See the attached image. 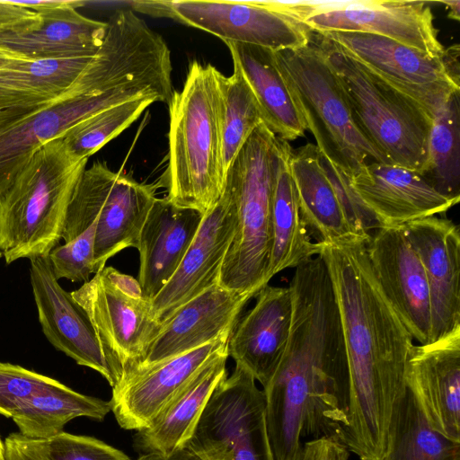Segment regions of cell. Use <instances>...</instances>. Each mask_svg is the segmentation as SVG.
Wrapping results in <instances>:
<instances>
[{
	"mask_svg": "<svg viewBox=\"0 0 460 460\" xmlns=\"http://www.w3.org/2000/svg\"><path fill=\"white\" fill-rule=\"evenodd\" d=\"M100 272L121 293L136 299L146 298L137 279L122 273L111 266H105L100 270Z\"/></svg>",
	"mask_w": 460,
	"mask_h": 460,
	"instance_id": "obj_44",
	"label": "cell"
},
{
	"mask_svg": "<svg viewBox=\"0 0 460 460\" xmlns=\"http://www.w3.org/2000/svg\"><path fill=\"white\" fill-rule=\"evenodd\" d=\"M155 184L137 181L130 173L115 172L105 162H94L83 172L73 193L63 232L67 243L96 220V273L109 259L137 248L139 234L156 199Z\"/></svg>",
	"mask_w": 460,
	"mask_h": 460,
	"instance_id": "obj_8",
	"label": "cell"
},
{
	"mask_svg": "<svg viewBox=\"0 0 460 460\" xmlns=\"http://www.w3.org/2000/svg\"><path fill=\"white\" fill-rule=\"evenodd\" d=\"M132 11L173 19L221 39L273 51L306 46L313 32L274 1H137Z\"/></svg>",
	"mask_w": 460,
	"mask_h": 460,
	"instance_id": "obj_9",
	"label": "cell"
},
{
	"mask_svg": "<svg viewBox=\"0 0 460 460\" xmlns=\"http://www.w3.org/2000/svg\"><path fill=\"white\" fill-rule=\"evenodd\" d=\"M204 215L181 208L166 197L155 200L142 226L137 250V280L151 300L176 271L193 241Z\"/></svg>",
	"mask_w": 460,
	"mask_h": 460,
	"instance_id": "obj_25",
	"label": "cell"
},
{
	"mask_svg": "<svg viewBox=\"0 0 460 460\" xmlns=\"http://www.w3.org/2000/svg\"><path fill=\"white\" fill-rule=\"evenodd\" d=\"M96 220L73 240L58 244L48 255L54 276L58 280L86 282L95 274L94 241Z\"/></svg>",
	"mask_w": 460,
	"mask_h": 460,
	"instance_id": "obj_36",
	"label": "cell"
},
{
	"mask_svg": "<svg viewBox=\"0 0 460 460\" xmlns=\"http://www.w3.org/2000/svg\"><path fill=\"white\" fill-rule=\"evenodd\" d=\"M0 460H6L5 456L0 457Z\"/></svg>",
	"mask_w": 460,
	"mask_h": 460,
	"instance_id": "obj_49",
	"label": "cell"
},
{
	"mask_svg": "<svg viewBox=\"0 0 460 460\" xmlns=\"http://www.w3.org/2000/svg\"><path fill=\"white\" fill-rule=\"evenodd\" d=\"M279 5L314 33L367 32L392 39L430 57L442 58L445 52L432 10L425 1H279Z\"/></svg>",
	"mask_w": 460,
	"mask_h": 460,
	"instance_id": "obj_11",
	"label": "cell"
},
{
	"mask_svg": "<svg viewBox=\"0 0 460 460\" xmlns=\"http://www.w3.org/2000/svg\"><path fill=\"white\" fill-rule=\"evenodd\" d=\"M368 242L321 243L320 255L332 284L348 360L349 423L342 443L359 460H381L406 389L413 339L375 277Z\"/></svg>",
	"mask_w": 460,
	"mask_h": 460,
	"instance_id": "obj_2",
	"label": "cell"
},
{
	"mask_svg": "<svg viewBox=\"0 0 460 460\" xmlns=\"http://www.w3.org/2000/svg\"><path fill=\"white\" fill-rule=\"evenodd\" d=\"M259 106L262 122L287 142L304 137L305 124L278 67L274 51L255 45L226 42Z\"/></svg>",
	"mask_w": 460,
	"mask_h": 460,
	"instance_id": "obj_27",
	"label": "cell"
},
{
	"mask_svg": "<svg viewBox=\"0 0 460 460\" xmlns=\"http://www.w3.org/2000/svg\"><path fill=\"white\" fill-rule=\"evenodd\" d=\"M441 195L460 199V101L455 93L436 113L420 172Z\"/></svg>",
	"mask_w": 460,
	"mask_h": 460,
	"instance_id": "obj_32",
	"label": "cell"
},
{
	"mask_svg": "<svg viewBox=\"0 0 460 460\" xmlns=\"http://www.w3.org/2000/svg\"><path fill=\"white\" fill-rule=\"evenodd\" d=\"M289 166L303 221L318 243L359 238L349 226L312 143L292 150ZM364 240V239H362ZM366 241V240H365Z\"/></svg>",
	"mask_w": 460,
	"mask_h": 460,
	"instance_id": "obj_29",
	"label": "cell"
},
{
	"mask_svg": "<svg viewBox=\"0 0 460 460\" xmlns=\"http://www.w3.org/2000/svg\"><path fill=\"white\" fill-rule=\"evenodd\" d=\"M236 225L234 207L224 189L220 199L204 215L176 271L150 302L152 313L160 323L181 305L218 283Z\"/></svg>",
	"mask_w": 460,
	"mask_h": 460,
	"instance_id": "obj_17",
	"label": "cell"
},
{
	"mask_svg": "<svg viewBox=\"0 0 460 460\" xmlns=\"http://www.w3.org/2000/svg\"><path fill=\"white\" fill-rule=\"evenodd\" d=\"M137 460H202L198 455L188 447L177 450L169 455L142 454Z\"/></svg>",
	"mask_w": 460,
	"mask_h": 460,
	"instance_id": "obj_45",
	"label": "cell"
},
{
	"mask_svg": "<svg viewBox=\"0 0 460 460\" xmlns=\"http://www.w3.org/2000/svg\"><path fill=\"white\" fill-rule=\"evenodd\" d=\"M317 34L415 102L432 119L452 95L459 93V75L448 66L444 55L430 57L392 39L367 32L332 31Z\"/></svg>",
	"mask_w": 460,
	"mask_h": 460,
	"instance_id": "obj_12",
	"label": "cell"
},
{
	"mask_svg": "<svg viewBox=\"0 0 460 460\" xmlns=\"http://www.w3.org/2000/svg\"><path fill=\"white\" fill-rule=\"evenodd\" d=\"M71 295L87 314L119 379L136 368L160 329L150 301L121 293L100 271Z\"/></svg>",
	"mask_w": 460,
	"mask_h": 460,
	"instance_id": "obj_14",
	"label": "cell"
},
{
	"mask_svg": "<svg viewBox=\"0 0 460 460\" xmlns=\"http://www.w3.org/2000/svg\"><path fill=\"white\" fill-rule=\"evenodd\" d=\"M51 102L0 90V128L19 122Z\"/></svg>",
	"mask_w": 460,
	"mask_h": 460,
	"instance_id": "obj_40",
	"label": "cell"
},
{
	"mask_svg": "<svg viewBox=\"0 0 460 460\" xmlns=\"http://www.w3.org/2000/svg\"><path fill=\"white\" fill-rule=\"evenodd\" d=\"M6 460H48L32 440L20 433H12L4 439Z\"/></svg>",
	"mask_w": 460,
	"mask_h": 460,
	"instance_id": "obj_43",
	"label": "cell"
},
{
	"mask_svg": "<svg viewBox=\"0 0 460 460\" xmlns=\"http://www.w3.org/2000/svg\"><path fill=\"white\" fill-rule=\"evenodd\" d=\"M435 3H440L445 4L446 7L449 10L448 17L459 21L460 20V2L458 0H446V1H437Z\"/></svg>",
	"mask_w": 460,
	"mask_h": 460,
	"instance_id": "obj_47",
	"label": "cell"
},
{
	"mask_svg": "<svg viewBox=\"0 0 460 460\" xmlns=\"http://www.w3.org/2000/svg\"><path fill=\"white\" fill-rule=\"evenodd\" d=\"M255 381L235 363L212 394L186 447L202 460H275L263 392Z\"/></svg>",
	"mask_w": 460,
	"mask_h": 460,
	"instance_id": "obj_10",
	"label": "cell"
},
{
	"mask_svg": "<svg viewBox=\"0 0 460 460\" xmlns=\"http://www.w3.org/2000/svg\"><path fill=\"white\" fill-rule=\"evenodd\" d=\"M84 1L66 0L40 13L39 25L0 34V48L28 60L92 58L100 49L107 22L81 14Z\"/></svg>",
	"mask_w": 460,
	"mask_h": 460,
	"instance_id": "obj_24",
	"label": "cell"
},
{
	"mask_svg": "<svg viewBox=\"0 0 460 460\" xmlns=\"http://www.w3.org/2000/svg\"><path fill=\"white\" fill-rule=\"evenodd\" d=\"M123 103L111 95L88 93L75 84L31 116L0 128V194L31 156L47 142L60 137L84 119Z\"/></svg>",
	"mask_w": 460,
	"mask_h": 460,
	"instance_id": "obj_21",
	"label": "cell"
},
{
	"mask_svg": "<svg viewBox=\"0 0 460 460\" xmlns=\"http://www.w3.org/2000/svg\"><path fill=\"white\" fill-rule=\"evenodd\" d=\"M349 451L336 438L322 437L304 443L300 460H349Z\"/></svg>",
	"mask_w": 460,
	"mask_h": 460,
	"instance_id": "obj_42",
	"label": "cell"
},
{
	"mask_svg": "<svg viewBox=\"0 0 460 460\" xmlns=\"http://www.w3.org/2000/svg\"><path fill=\"white\" fill-rule=\"evenodd\" d=\"M4 456V444L0 438V457Z\"/></svg>",
	"mask_w": 460,
	"mask_h": 460,
	"instance_id": "obj_48",
	"label": "cell"
},
{
	"mask_svg": "<svg viewBox=\"0 0 460 460\" xmlns=\"http://www.w3.org/2000/svg\"><path fill=\"white\" fill-rule=\"evenodd\" d=\"M2 257H3V255H2V252H1V251H0V258H2Z\"/></svg>",
	"mask_w": 460,
	"mask_h": 460,
	"instance_id": "obj_50",
	"label": "cell"
},
{
	"mask_svg": "<svg viewBox=\"0 0 460 460\" xmlns=\"http://www.w3.org/2000/svg\"><path fill=\"white\" fill-rule=\"evenodd\" d=\"M228 350L207 364L150 424L134 435L142 454L169 455L187 447L212 394L227 377Z\"/></svg>",
	"mask_w": 460,
	"mask_h": 460,
	"instance_id": "obj_26",
	"label": "cell"
},
{
	"mask_svg": "<svg viewBox=\"0 0 460 460\" xmlns=\"http://www.w3.org/2000/svg\"><path fill=\"white\" fill-rule=\"evenodd\" d=\"M423 266L429 291L431 342L460 326V233L437 216L402 226Z\"/></svg>",
	"mask_w": 460,
	"mask_h": 460,
	"instance_id": "obj_19",
	"label": "cell"
},
{
	"mask_svg": "<svg viewBox=\"0 0 460 460\" xmlns=\"http://www.w3.org/2000/svg\"><path fill=\"white\" fill-rule=\"evenodd\" d=\"M25 60L28 59L0 48V69L11 64Z\"/></svg>",
	"mask_w": 460,
	"mask_h": 460,
	"instance_id": "obj_46",
	"label": "cell"
},
{
	"mask_svg": "<svg viewBox=\"0 0 460 460\" xmlns=\"http://www.w3.org/2000/svg\"><path fill=\"white\" fill-rule=\"evenodd\" d=\"M92 58L25 60L0 69V89L50 100L67 92L86 69Z\"/></svg>",
	"mask_w": 460,
	"mask_h": 460,
	"instance_id": "obj_33",
	"label": "cell"
},
{
	"mask_svg": "<svg viewBox=\"0 0 460 460\" xmlns=\"http://www.w3.org/2000/svg\"><path fill=\"white\" fill-rule=\"evenodd\" d=\"M88 159L63 137L41 146L0 194V251L7 264L47 257L63 238L68 207Z\"/></svg>",
	"mask_w": 460,
	"mask_h": 460,
	"instance_id": "obj_4",
	"label": "cell"
},
{
	"mask_svg": "<svg viewBox=\"0 0 460 460\" xmlns=\"http://www.w3.org/2000/svg\"><path fill=\"white\" fill-rule=\"evenodd\" d=\"M288 287L293 297L288 341L275 372L262 386L275 460H300L302 440L307 436L333 437L342 443L349 423L347 354L323 258L317 255L296 267Z\"/></svg>",
	"mask_w": 460,
	"mask_h": 460,
	"instance_id": "obj_1",
	"label": "cell"
},
{
	"mask_svg": "<svg viewBox=\"0 0 460 460\" xmlns=\"http://www.w3.org/2000/svg\"><path fill=\"white\" fill-rule=\"evenodd\" d=\"M32 441L48 460H132L100 439L65 431L48 439Z\"/></svg>",
	"mask_w": 460,
	"mask_h": 460,
	"instance_id": "obj_38",
	"label": "cell"
},
{
	"mask_svg": "<svg viewBox=\"0 0 460 460\" xmlns=\"http://www.w3.org/2000/svg\"><path fill=\"white\" fill-rule=\"evenodd\" d=\"M367 250L379 286L412 339L431 342L429 285L402 226L376 230Z\"/></svg>",
	"mask_w": 460,
	"mask_h": 460,
	"instance_id": "obj_15",
	"label": "cell"
},
{
	"mask_svg": "<svg viewBox=\"0 0 460 460\" xmlns=\"http://www.w3.org/2000/svg\"><path fill=\"white\" fill-rule=\"evenodd\" d=\"M227 342L219 340L122 376L109 401L119 425L136 431L148 426L199 371L227 350Z\"/></svg>",
	"mask_w": 460,
	"mask_h": 460,
	"instance_id": "obj_16",
	"label": "cell"
},
{
	"mask_svg": "<svg viewBox=\"0 0 460 460\" xmlns=\"http://www.w3.org/2000/svg\"><path fill=\"white\" fill-rule=\"evenodd\" d=\"M59 383L19 365L0 362V414L12 418L32 396Z\"/></svg>",
	"mask_w": 460,
	"mask_h": 460,
	"instance_id": "obj_37",
	"label": "cell"
},
{
	"mask_svg": "<svg viewBox=\"0 0 460 460\" xmlns=\"http://www.w3.org/2000/svg\"><path fill=\"white\" fill-rule=\"evenodd\" d=\"M40 22V14L14 0H0V34L31 29Z\"/></svg>",
	"mask_w": 460,
	"mask_h": 460,
	"instance_id": "obj_41",
	"label": "cell"
},
{
	"mask_svg": "<svg viewBox=\"0 0 460 460\" xmlns=\"http://www.w3.org/2000/svg\"><path fill=\"white\" fill-rule=\"evenodd\" d=\"M405 380L430 426L460 442V326L435 341L413 344Z\"/></svg>",
	"mask_w": 460,
	"mask_h": 460,
	"instance_id": "obj_20",
	"label": "cell"
},
{
	"mask_svg": "<svg viewBox=\"0 0 460 460\" xmlns=\"http://www.w3.org/2000/svg\"><path fill=\"white\" fill-rule=\"evenodd\" d=\"M256 303L234 328L228 355L245 367L262 386L275 372L285 351L292 323L289 287L269 284L256 295Z\"/></svg>",
	"mask_w": 460,
	"mask_h": 460,
	"instance_id": "obj_23",
	"label": "cell"
},
{
	"mask_svg": "<svg viewBox=\"0 0 460 460\" xmlns=\"http://www.w3.org/2000/svg\"><path fill=\"white\" fill-rule=\"evenodd\" d=\"M279 137L261 122L241 147L226 176L225 190L236 215V230L218 283L252 298L269 284L271 207Z\"/></svg>",
	"mask_w": 460,
	"mask_h": 460,
	"instance_id": "obj_5",
	"label": "cell"
},
{
	"mask_svg": "<svg viewBox=\"0 0 460 460\" xmlns=\"http://www.w3.org/2000/svg\"><path fill=\"white\" fill-rule=\"evenodd\" d=\"M155 96L131 100L99 111L66 130L63 137L69 150L89 158L135 122L152 103Z\"/></svg>",
	"mask_w": 460,
	"mask_h": 460,
	"instance_id": "obj_34",
	"label": "cell"
},
{
	"mask_svg": "<svg viewBox=\"0 0 460 460\" xmlns=\"http://www.w3.org/2000/svg\"><path fill=\"white\" fill-rule=\"evenodd\" d=\"M314 36L336 74L363 136L389 164L420 172L427 158L433 119L337 45L317 33Z\"/></svg>",
	"mask_w": 460,
	"mask_h": 460,
	"instance_id": "obj_7",
	"label": "cell"
},
{
	"mask_svg": "<svg viewBox=\"0 0 460 460\" xmlns=\"http://www.w3.org/2000/svg\"><path fill=\"white\" fill-rule=\"evenodd\" d=\"M221 74L212 65L193 61L183 87L168 103L166 198L203 215L220 199L226 176Z\"/></svg>",
	"mask_w": 460,
	"mask_h": 460,
	"instance_id": "obj_3",
	"label": "cell"
},
{
	"mask_svg": "<svg viewBox=\"0 0 460 460\" xmlns=\"http://www.w3.org/2000/svg\"><path fill=\"white\" fill-rule=\"evenodd\" d=\"M230 76L220 75L223 102V143L224 162L227 170L235 155L248 137L262 122L261 114L255 97L243 76L239 67L234 64Z\"/></svg>",
	"mask_w": 460,
	"mask_h": 460,
	"instance_id": "obj_35",
	"label": "cell"
},
{
	"mask_svg": "<svg viewBox=\"0 0 460 460\" xmlns=\"http://www.w3.org/2000/svg\"><path fill=\"white\" fill-rule=\"evenodd\" d=\"M274 54L321 155L349 176L369 161L389 164L357 127L342 87L314 32L306 46Z\"/></svg>",
	"mask_w": 460,
	"mask_h": 460,
	"instance_id": "obj_6",
	"label": "cell"
},
{
	"mask_svg": "<svg viewBox=\"0 0 460 460\" xmlns=\"http://www.w3.org/2000/svg\"><path fill=\"white\" fill-rule=\"evenodd\" d=\"M288 142L279 138L271 207V249L267 280L279 272L296 268L321 252V243L313 242L301 217L292 178Z\"/></svg>",
	"mask_w": 460,
	"mask_h": 460,
	"instance_id": "obj_28",
	"label": "cell"
},
{
	"mask_svg": "<svg viewBox=\"0 0 460 460\" xmlns=\"http://www.w3.org/2000/svg\"><path fill=\"white\" fill-rule=\"evenodd\" d=\"M251 298L225 288L219 283L208 288L161 323L157 334L133 370L229 339Z\"/></svg>",
	"mask_w": 460,
	"mask_h": 460,
	"instance_id": "obj_18",
	"label": "cell"
},
{
	"mask_svg": "<svg viewBox=\"0 0 460 460\" xmlns=\"http://www.w3.org/2000/svg\"><path fill=\"white\" fill-rule=\"evenodd\" d=\"M350 182L382 227L443 215L459 202L439 194L420 172L391 164L368 162Z\"/></svg>",
	"mask_w": 460,
	"mask_h": 460,
	"instance_id": "obj_22",
	"label": "cell"
},
{
	"mask_svg": "<svg viewBox=\"0 0 460 460\" xmlns=\"http://www.w3.org/2000/svg\"><path fill=\"white\" fill-rule=\"evenodd\" d=\"M321 164L336 192L344 215L353 232L369 241L371 230L382 228L380 222L364 204L351 185L350 176L337 168L320 153Z\"/></svg>",
	"mask_w": 460,
	"mask_h": 460,
	"instance_id": "obj_39",
	"label": "cell"
},
{
	"mask_svg": "<svg viewBox=\"0 0 460 460\" xmlns=\"http://www.w3.org/2000/svg\"><path fill=\"white\" fill-rule=\"evenodd\" d=\"M111 411L110 402L77 393L59 383L28 400L12 417L20 434L31 440H44L64 432L78 417L103 420Z\"/></svg>",
	"mask_w": 460,
	"mask_h": 460,
	"instance_id": "obj_30",
	"label": "cell"
},
{
	"mask_svg": "<svg viewBox=\"0 0 460 460\" xmlns=\"http://www.w3.org/2000/svg\"><path fill=\"white\" fill-rule=\"evenodd\" d=\"M381 460H460V442L430 426L406 384L393 415L387 448Z\"/></svg>",
	"mask_w": 460,
	"mask_h": 460,
	"instance_id": "obj_31",
	"label": "cell"
},
{
	"mask_svg": "<svg viewBox=\"0 0 460 460\" xmlns=\"http://www.w3.org/2000/svg\"><path fill=\"white\" fill-rule=\"evenodd\" d=\"M30 281L47 340L78 365L101 374L113 387L119 374L85 311L59 285L48 256L30 260Z\"/></svg>",
	"mask_w": 460,
	"mask_h": 460,
	"instance_id": "obj_13",
	"label": "cell"
}]
</instances>
